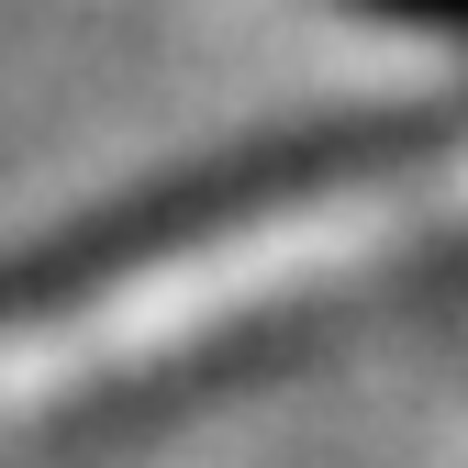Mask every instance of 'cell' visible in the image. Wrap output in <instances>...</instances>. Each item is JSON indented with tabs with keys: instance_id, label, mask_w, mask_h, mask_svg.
Returning a JSON list of instances; mask_svg holds the SVG:
<instances>
[{
	"instance_id": "obj_1",
	"label": "cell",
	"mask_w": 468,
	"mask_h": 468,
	"mask_svg": "<svg viewBox=\"0 0 468 468\" xmlns=\"http://www.w3.org/2000/svg\"><path fill=\"white\" fill-rule=\"evenodd\" d=\"M468 134V101H390V112H335V123H302V134H268V145H223L179 179H145L123 201H101L79 223H56L45 246H23L0 268V335L12 324H45L68 302H101L123 290L134 268L156 257H190L212 234H246L268 212H302L324 190H357V179H390V167H424Z\"/></svg>"
},
{
	"instance_id": "obj_2",
	"label": "cell",
	"mask_w": 468,
	"mask_h": 468,
	"mask_svg": "<svg viewBox=\"0 0 468 468\" xmlns=\"http://www.w3.org/2000/svg\"><path fill=\"white\" fill-rule=\"evenodd\" d=\"M368 12H390V23H413V34H446V45H468V0H368Z\"/></svg>"
}]
</instances>
